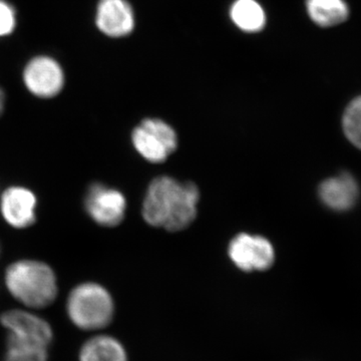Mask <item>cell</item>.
<instances>
[{
	"label": "cell",
	"mask_w": 361,
	"mask_h": 361,
	"mask_svg": "<svg viewBox=\"0 0 361 361\" xmlns=\"http://www.w3.org/2000/svg\"><path fill=\"white\" fill-rule=\"evenodd\" d=\"M4 106H6V96H4V90L0 89V116L4 113Z\"/></svg>",
	"instance_id": "cell-18"
},
{
	"label": "cell",
	"mask_w": 361,
	"mask_h": 361,
	"mask_svg": "<svg viewBox=\"0 0 361 361\" xmlns=\"http://www.w3.org/2000/svg\"><path fill=\"white\" fill-rule=\"evenodd\" d=\"M97 30L110 39H123L134 32L137 20L128 0H99L94 14Z\"/></svg>",
	"instance_id": "cell-6"
},
{
	"label": "cell",
	"mask_w": 361,
	"mask_h": 361,
	"mask_svg": "<svg viewBox=\"0 0 361 361\" xmlns=\"http://www.w3.org/2000/svg\"><path fill=\"white\" fill-rule=\"evenodd\" d=\"M229 18L233 25L245 33L263 32L267 25V14L258 0H234Z\"/></svg>",
	"instance_id": "cell-12"
},
{
	"label": "cell",
	"mask_w": 361,
	"mask_h": 361,
	"mask_svg": "<svg viewBox=\"0 0 361 361\" xmlns=\"http://www.w3.org/2000/svg\"><path fill=\"white\" fill-rule=\"evenodd\" d=\"M133 144L140 155L152 163H161L177 148V135L167 123L148 118L135 128Z\"/></svg>",
	"instance_id": "cell-5"
},
{
	"label": "cell",
	"mask_w": 361,
	"mask_h": 361,
	"mask_svg": "<svg viewBox=\"0 0 361 361\" xmlns=\"http://www.w3.org/2000/svg\"><path fill=\"white\" fill-rule=\"evenodd\" d=\"M229 256L239 269L247 272L267 270L275 258L274 249L267 239L248 234H239L232 240Z\"/></svg>",
	"instance_id": "cell-7"
},
{
	"label": "cell",
	"mask_w": 361,
	"mask_h": 361,
	"mask_svg": "<svg viewBox=\"0 0 361 361\" xmlns=\"http://www.w3.org/2000/svg\"><path fill=\"white\" fill-rule=\"evenodd\" d=\"M18 26V13L11 2L0 0V39L7 37L16 32Z\"/></svg>",
	"instance_id": "cell-17"
},
{
	"label": "cell",
	"mask_w": 361,
	"mask_h": 361,
	"mask_svg": "<svg viewBox=\"0 0 361 361\" xmlns=\"http://www.w3.org/2000/svg\"><path fill=\"white\" fill-rule=\"evenodd\" d=\"M0 323L8 332L7 336L35 342L49 348L54 331L49 323L40 316L23 310L6 311L0 316Z\"/></svg>",
	"instance_id": "cell-9"
},
{
	"label": "cell",
	"mask_w": 361,
	"mask_h": 361,
	"mask_svg": "<svg viewBox=\"0 0 361 361\" xmlns=\"http://www.w3.org/2000/svg\"><path fill=\"white\" fill-rule=\"evenodd\" d=\"M358 195L357 183L348 173L324 180L319 188V196L323 203L336 211L353 208L357 201Z\"/></svg>",
	"instance_id": "cell-11"
},
{
	"label": "cell",
	"mask_w": 361,
	"mask_h": 361,
	"mask_svg": "<svg viewBox=\"0 0 361 361\" xmlns=\"http://www.w3.org/2000/svg\"><path fill=\"white\" fill-rule=\"evenodd\" d=\"M49 348L7 336L6 353L4 361H47Z\"/></svg>",
	"instance_id": "cell-15"
},
{
	"label": "cell",
	"mask_w": 361,
	"mask_h": 361,
	"mask_svg": "<svg viewBox=\"0 0 361 361\" xmlns=\"http://www.w3.org/2000/svg\"><path fill=\"white\" fill-rule=\"evenodd\" d=\"M85 206L90 217L97 224L115 227L125 217L127 202L121 192L102 184H94L87 191Z\"/></svg>",
	"instance_id": "cell-8"
},
{
	"label": "cell",
	"mask_w": 361,
	"mask_h": 361,
	"mask_svg": "<svg viewBox=\"0 0 361 361\" xmlns=\"http://www.w3.org/2000/svg\"><path fill=\"white\" fill-rule=\"evenodd\" d=\"M6 284L16 300L32 310L49 307L58 296L54 270L39 261L21 260L9 266Z\"/></svg>",
	"instance_id": "cell-2"
},
{
	"label": "cell",
	"mask_w": 361,
	"mask_h": 361,
	"mask_svg": "<svg viewBox=\"0 0 361 361\" xmlns=\"http://www.w3.org/2000/svg\"><path fill=\"white\" fill-rule=\"evenodd\" d=\"M80 361H128V355L118 339L101 334L89 339L82 346Z\"/></svg>",
	"instance_id": "cell-14"
},
{
	"label": "cell",
	"mask_w": 361,
	"mask_h": 361,
	"mask_svg": "<svg viewBox=\"0 0 361 361\" xmlns=\"http://www.w3.org/2000/svg\"><path fill=\"white\" fill-rule=\"evenodd\" d=\"M66 312L78 329L97 331L111 324L115 314V304L104 287L87 282L71 291L66 301Z\"/></svg>",
	"instance_id": "cell-3"
},
{
	"label": "cell",
	"mask_w": 361,
	"mask_h": 361,
	"mask_svg": "<svg viewBox=\"0 0 361 361\" xmlns=\"http://www.w3.org/2000/svg\"><path fill=\"white\" fill-rule=\"evenodd\" d=\"M342 123L349 141L361 149V96L349 104Z\"/></svg>",
	"instance_id": "cell-16"
},
{
	"label": "cell",
	"mask_w": 361,
	"mask_h": 361,
	"mask_svg": "<svg viewBox=\"0 0 361 361\" xmlns=\"http://www.w3.org/2000/svg\"><path fill=\"white\" fill-rule=\"evenodd\" d=\"M23 80L33 96L51 99L59 96L65 87L66 73L58 59L49 54H39L25 63Z\"/></svg>",
	"instance_id": "cell-4"
},
{
	"label": "cell",
	"mask_w": 361,
	"mask_h": 361,
	"mask_svg": "<svg viewBox=\"0 0 361 361\" xmlns=\"http://www.w3.org/2000/svg\"><path fill=\"white\" fill-rule=\"evenodd\" d=\"M199 190L192 183L182 184L171 177H159L149 185L142 216L149 225L180 231L196 217Z\"/></svg>",
	"instance_id": "cell-1"
},
{
	"label": "cell",
	"mask_w": 361,
	"mask_h": 361,
	"mask_svg": "<svg viewBox=\"0 0 361 361\" xmlns=\"http://www.w3.org/2000/svg\"><path fill=\"white\" fill-rule=\"evenodd\" d=\"M37 198L30 190L11 187L2 194L0 209L4 220L16 229H25L35 221Z\"/></svg>",
	"instance_id": "cell-10"
},
{
	"label": "cell",
	"mask_w": 361,
	"mask_h": 361,
	"mask_svg": "<svg viewBox=\"0 0 361 361\" xmlns=\"http://www.w3.org/2000/svg\"><path fill=\"white\" fill-rule=\"evenodd\" d=\"M306 13L320 27H334L348 20L349 7L344 0H306Z\"/></svg>",
	"instance_id": "cell-13"
}]
</instances>
